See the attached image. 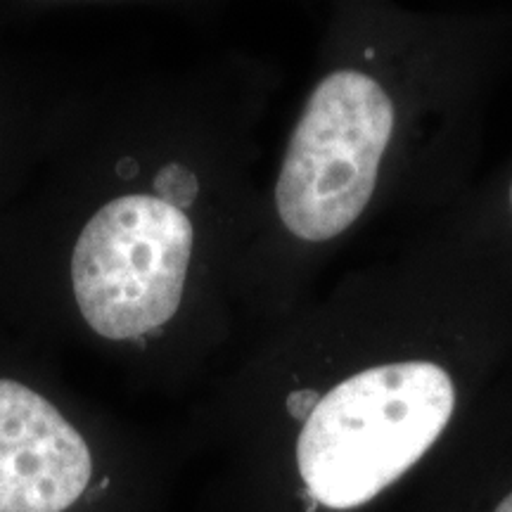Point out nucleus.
I'll return each mask as SVG.
<instances>
[{"label": "nucleus", "instance_id": "obj_3", "mask_svg": "<svg viewBox=\"0 0 512 512\" xmlns=\"http://www.w3.org/2000/svg\"><path fill=\"white\" fill-rule=\"evenodd\" d=\"M192 254L183 209L152 195L107 202L81 230L72 254L74 299L100 337L124 342L174 318Z\"/></svg>", "mask_w": 512, "mask_h": 512}, {"label": "nucleus", "instance_id": "obj_8", "mask_svg": "<svg viewBox=\"0 0 512 512\" xmlns=\"http://www.w3.org/2000/svg\"><path fill=\"white\" fill-rule=\"evenodd\" d=\"M510 202H512V188H510Z\"/></svg>", "mask_w": 512, "mask_h": 512}, {"label": "nucleus", "instance_id": "obj_1", "mask_svg": "<svg viewBox=\"0 0 512 512\" xmlns=\"http://www.w3.org/2000/svg\"><path fill=\"white\" fill-rule=\"evenodd\" d=\"M456 408L451 375L430 361L368 368L330 389L304 420L297 463L325 508L373 501L441 437Z\"/></svg>", "mask_w": 512, "mask_h": 512}, {"label": "nucleus", "instance_id": "obj_7", "mask_svg": "<svg viewBox=\"0 0 512 512\" xmlns=\"http://www.w3.org/2000/svg\"><path fill=\"white\" fill-rule=\"evenodd\" d=\"M494 512H512V494H508L503 498V503L498 505V508Z\"/></svg>", "mask_w": 512, "mask_h": 512}, {"label": "nucleus", "instance_id": "obj_4", "mask_svg": "<svg viewBox=\"0 0 512 512\" xmlns=\"http://www.w3.org/2000/svg\"><path fill=\"white\" fill-rule=\"evenodd\" d=\"M91 472L88 444L53 403L0 380V512H64Z\"/></svg>", "mask_w": 512, "mask_h": 512}, {"label": "nucleus", "instance_id": "obj_5", "mask_svg": "<svg viewBox=\"0 0 512 512\" xmlns=\"http://www.w3.org/2000/svg\"><path fill=\"white\" fill-rule=\"evenodd\" d=\"M157 190L162 192V200L174 204L181 209V204H190L192 197L197 195V181L190 171H185L183 166H164L157 176Z\"/></svg>", "mask_w": 512, "mask_h": 512}, {"label": "nucleus", "instance_id": "obj_6", "mask_svg": "<svg viewBox=\"0 0 512 512\" xmlns=\"http://www.w3.org/2000/svg\"><path fill=\"white\" fill-rule=\"evenodd\" d=\"M318 396L313 392H297L287 399V408L297 420H306L313 413V408L318 406Z\"/></svg>", "mask_w": 512, "mask_h": 512}, {"label": "nucleus", "instance_id": "obj_2", "mask_svg": "<svg viewBox=\"0 0 512 512\" xmlns=\"http://www.w3.org/2000/svg\"><path fill=\"white\" fill-rule=\"evenodd\" d=\"M394 131V102L368 74L342 69L313 88L287 145L275 204L297 238H337L363 214Z\"/></svg>", "mask_w": 512, "mask_h": 512}]
</instances>
